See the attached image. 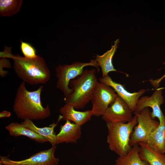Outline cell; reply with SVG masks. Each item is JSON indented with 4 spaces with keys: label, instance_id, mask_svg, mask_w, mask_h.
Instances as JSON below:
<instances>
[{
    "label": "cell",
    "instance_id": "cell-20",
    "mask_svg": "<svg viewBox=\"0 0 165 165\" xmlns=\"http://www.w3.org/2000/svg\"><path fill=\"white\" fill-rule=\"evenodd\" d=\"M21 0H0V14L3 16H10L20 10L22 4Z\"/></svg>",
    "mask_w": 165,
    "mask_h": 165
},
{
    "label": "cell",
    "instance_id": "cell-22",
    "mask_svg": "<svg viewBox=\"0 0 165 165\" xmlns=\"http://www.w3.org/2000/svg\"><path fill=\"white\" fill-rule=\"evenodd\" d=\"M0 75L1 77H3L7 75L8 72L7 71H4L3 68H11V66L9 61L4 58L0 59Z\"/></svg>",
    "mask_w": 165,
    "mask_h": 165
},
{
    "label": "cell",
    "instance_id": "cell-18",
    "mask_svg": "<svg viewBox=\"0 0 165 165\" xmlns=\"http://www.w3.org/2000/svg\"><path fill=\"white\" fill-rule=\"evenodd\" d=\"M146 143L154 150L165 153V122L159 123L150 134Z\"/></svg>",
    "mask_w": 165,
    "mask_h": 165
},
{
    "label": "cell",
    "instance_id": "cell-23",
    "mask_svg": "<svg viewBox=\"0 0 165 165\" xmlns=\"http://www.w3.org/2000/svg\"><path fill=\"white\" fill-rule=\"evenodd\" d=\"M163 64H165V62L163 63ZM164 78H165V74L161 77L158 79L155 80L151 79L148 80V81L153 87L155 89H156L159 88L160 83Z\"/></svg>",
    "mask_w": 165,
    "mask_h": 165
},
{
    "label": "cell",
    "instance_id": "cell-21",
    "mask_svg": "<svg viewBox=\"0 0 165 165\" xmlns=\"http://www.w3.org/2000/svg\"><path fill=\"white\" fill-rule=\"evenodd\" d=\"M20 48L24 57L29 59L36 57L38 55L36 54V50L30 44L23 41H20Z\"/></svg>",
    "mask_w": 165,
    "mask_h": 165
},
{
    "label": "cell",
    "instance_id": "cell-12",
    "mask_svg": "<svg viewBox=\"0 0 165 165\" xmlns=\"http://www.w3.org/2000/svg\"><path fill=\"white\" fill-rule=\"evenodd\" d=\"M59 112L62 119L72 121L80 126L90 120L93 116L91 110L85 111H77L73 106L67 104L61 107Z\"/></svg>",
    "mask_w": 165,
    "mask_h": 165
},
{
    "label": "cell",
    "instance_id": "cell-16",
    "mask_svg": "<svg viewBox=\"0 0 165 165\" xmlns=\"http://www.w3.org/2000/svg\"><path fill=\"white\" fill-rule=\"evenodd\" d=\"M141 159L149 165H165V154L156 151L145 142L138 143Z\"/></svg>",
    "mask_w": 165,
    "mask_h": 165
},
{
    "label": "cell",
    "instance_id": "cell-15",
    "mask_svg": "<svg viewBox=\"0 0 165 165\" xmlns=\"http://www.w3.org/2000/svg\"><path fill=\"white\" fill-rule=\"evenodd\" d=\"M119 42V39H117L110 50L102 55H97L96 56L95 60L101 69L102 77L108 75V73L111 72L118 71L114 68L112 61Z\"/></svg>",
    "mask_w": 165,
    "mask_h": 165
},
{
    "label": "cell",
    "instance_id": "cell-13",
    "mask_svg": "<svg viewBox=\"0 0 165 165\" xmlns=\"http://www.w3.org/2000/svg\"><path fill=\"white\" fill-rule=\"evenodd\" d=\"M81 135V127L71 121L67 120L61 126L60 130L56 135V145L62 143H76Z\"/></svg>",
    "mask_w": 165,
    "mask_h": 165
},
{
    "label": "cell",
    "instance_id": "cell-4",
    "mask_svg": "<svg viewBox=\"0 0 165 165\" xmlns=\"http://www.w3.org/2000/svg\"><path fill=\"white\" fill-rule=\"evenodd\" d=\"M138 123L136 116L127 123H106L107 142L110 149L119 156L126 155L131 150L130 137Z\"/></svg>",
    "mask_w": 165,
    "mask_h": 165
},
{
    "label": "cell",
    "instance_id": "cell-3",
    "mask_svg": "<svg viewBox=\"0 0 165 165\" xmlns=\"http://www.w3.org/2000/svg\"><path fill=\"white\" fill-rule=\"evenodd\" d=\"M95 69H84L82 74L71 80L69 86L71 93L64 97L65 104L70 105L75 109L84 108L92 99L98 82Z\"/></svg>",
    "mask_w": 165,
    "mask_h": 165
},
{
    "label": "cell",
    "instance_id": "cell-17",
    "mask_svg": "<svg viewBox=\"0 0 165 165\" xmlns=\"http://www.w3.org/2000/svg\"><path fill=\"white\" fill-rule=\"evenodd\" d=\"M62 119L60 115L56 123H54L48 127L40 128L37 127L31 120H24L21 123L26 127L31 130L45 138L51 144L52 146L56 145V135L54 133V129L59 121Z\"/></svg>",
    "mask_w": 165,
    "mask_h": 165
},
{
    "label": "cell",
    "instance_id": "cell-1",
    "mask_svg": "<svg viewBox=\"0 0 165 165\" xmlns=\"http://www.w3.org/2000/svg\"><path fill=\"white\" fill-rule=\"evenodd\" d=\"M43 86L41 85L37 90L29 91L25 83L22 82L16 91L13 106V110L16 116L24 120H41L50 115L48 105L45 107L42 105L41 94Z\"/></svg>",
    "mask_w": 165,
    "mask_h": 165
},
{
    "label": "cell",
    "instance_id": "cell-9",
    "mask_svg": "<svg viewBox=\"0 0 165 165\" xmlns=\"http://www.w3.org/2000/svg\"><path fill=\"white\" fill-rule=\"evenodd\" d=\"M133 112L127 103L117 94L102 117L106 123H127L132 119Z\"/></svg>",
    "mask_w": 165,
    "mask_h": 165
},
{
    "label": "cell",
    "instance_id": "cell-8",
    "mask_svg": "<svg viewBox=\"0 0 165 165\" xmlns=\"http://www.w3.org/2000/svg\"><path fill=\"white\" fill-rule=\"evenodd\" d=\"M57 146H52L48 149L42 150L29 158L15 161L7 156H1L0 165H57L59 160L55 157L54 153Z\"/></svg>",
    "mask_w": 165,
    "mask_h": 165
},
{
    "label": "cell",
    "instance_id": "cell-5",
    "mask_svg": "<svg viewBox=\"0 0 165 165\" xmlns=\"http://www.w3.org/2000/svg\"><path fill=\"white\" fill-rule=\"evenodd\" d=\"M91 66L99 70V66L95 59L89 62H75L70 64H59L55 69L56 75L57 79V88L63 93L64 97L68 96L72 92L69 87L70 81L80 75L86 66Z\"/></svg>",
    "mask_w": 165,
    "mask_h": 165
},
{
    "label": "cell",
    "instance_id": "cell-14",
    "mask_svg": "<svg viewBox=\"0 0 165 165\" xmlns=\"http://www.w3.org/2000/svg\"><path fill=\"white\" fill-rule=\"evenodd\" d=\"M5 128L10 136L14 137L24 136L41 143L48 142L45 138L35 131L26 127L21 123L12 122L6 126Z\"/></svg>",
    "mask_w": 165,
    "mask_h": 165
},
{
    "label": "cell",
    "instance_id": "cell-10",
    "mask_svg": "<svg viewBox=\"0 0 165 165\" xmlns=\"http://www.w3.org/2000/svg\"><path fill=\"white\" fill-rule=\"evenodd\" d=\"M163 88L156 89L150 96L141 97L138 100L134 112H139L146 108L150 107L152 110V116L159 120V123L165 122V116L162 112L160 106L164 102V98L162 95Z\"/></svg>",
    "mask_w": 165,
    "mask_h": 165
},
{
    "label": "cell",
    "instance_id": "cell-2",
    "mask_svg": "<svg viewBox=\"0 0 165 165\" xmlns=\"http://www.w3.org/2000/svg\"><path fill=\"white\" fill-rule=\"evenodd\" d=\"M7 57L13 61V68L23 82L31 85L45 84L50 78V72L44 58L39 56L29 59L9 52Z\"/></svg>",
    "mask_w": 165,
    "mask_h": 165
},
{
    "label": "cell",
    "instance_id": "cell-6",
    "mask_svg": "<svg viewBox=\"0 0 165 165\" xmlns=\"http://www.w3.org/2000/svg\"><path fill=\"white\" fill-rule=\"evenodd\" d=\"M133 113L137 117L138 123L130 137L129 144L131 147L140 142L146 143L152 132L159 124V121L152 116L148 108L139 112Z\"/></svg>",
    "mask_w": 165,
    "mask_h": 165
},
{
    "label": "cell",
    "instance_id": "cell-7",
    "mask_svg": "<svg viewBox=\"0 0 165 165\" xmlns=\"http://www.w3.org/2000/svg\"><path fill=\"white\" fill-rule=\"evenodd\" d=\"M117 94L110 86L98 82L91 100L93 116H102L109 106L115 100Z\"/></svg>",
    "mask_w": 165,
    "mask_h": 165
},
{
    "label": "cell",
    "instance_id": "cell-24",
    "mask_svg": "<svg viewBox=\"0 0 165 165\" xmlns=\"http://www.w3.org/2000/svg\"><path fill=\"white\" fill-rule=\"evenodd\" d=\"M11 115V113L8 111L4 110L0 113V118H2L9 117Z\"/></svg>",
    "mask_w": 165,
    "mask_h": 165
},
{
    "label": "cell",
    "instance_id": "cell-19",
    "mask_svg": "<svg viewBox=\"0 0 165 165\" xmlns=\"http://www.w3.org/2000/svg\"><path fill=\"white\" fill-rule=\"evenodd\" d=\"M139 152L138 144L134 145L126 155L117 158L115 165H147L141 159Z\"/></svg>",
    "mask_w": 165,
    "mask_h": 165
},
{
    "label": "cell",
    "instance_id": "cell-11",
    "mask_svg": "<svg viewBox=\"0 0 165 165\" xmlns=\"http://www.w3.org/2000/svg\"><path fill=\"white\" fill-rule=\"evenodd\" d=\"M99 80V82L105 83L113 89L119 96L127 103L133 112L135 110L138 100L146 91V90L143 89L137 92H129L125 89L123 85L113 81L108 75L101 77Z\"/></svg>",
    "mask_w": 165,
    "mask_h": 165
}]
</instances>
